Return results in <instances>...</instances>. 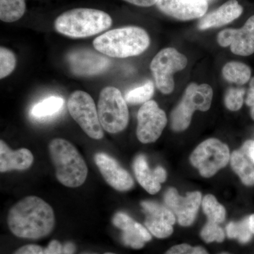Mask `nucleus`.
Wrapping results in <instances>:
<instances>
[{"instance_id": "nucleus-1", "label": "nucleus", "mask_w": 254, "mask_h": 254, "mask_svg": "<svg viewBox=\"0 0 254 254\" xmlns=\"http://www.w3.org/2000/svg\"><path fill=\"white\" fill-rule=\"evenodd\" d=\"M55 217L49 203L31 195L19 200L10 209L7 216L9 230L20 238L38 240L54 229Z\"/></svg>"}, {"instance_id": "nucleus-2", "label": "nucleus", "mask_w": 254, "mask_h": 254, "mask_svg": "<svg viewBox=\"0 0 254 254\" xmlns=\"http://www.w3.org/2000/svg\"><path fill=\"white\" fill-rule=\"evenodd\" d=\"M95 49L109 58H126L142 54L150 46L148 33L137 26L115 28L93 41Z\"/></svg>"}, {"instance_id": "nucleus-3", "label": "nucleus", "mask_w": 254, "mask_h": 254, "mask_svg": "<svg viewBox=\"0 0 254 254\" xmlns=\"http://www.w3.org/2000/svg\"><path fill=\"white\" fill-rule=\"evenodd\" d=\"M49 153L58 181L64 186L76 188L86 180L88 168L76 147L67 140L55 138L49 144Z\"/></svg>"}, {"instance_id": "nucleus-4", "label": "nucleus", "mask_w": 254, "mask_h": 254, "mask_svg": "<svg viewBox=\"0 0 254 254\" xmlns=\"http://www.w3.org/2000/svg\"><path fill=\"white\" fill-rule=\"evenodd\" d=\"M113 19L101 10L78 8L65 11L55 19V29L72 38L95 36L111 27Z\"/></svg>"}, {"instance_id": "nucleus-5", "label": "nucleus", "mask_w": 254, "mask_h": 254, "mask_svg": "<svg viewBox=\"0 0 254 254\" xmlns=\"http://www.w3.org/2000/svg\"><path fill=\"white\" fill-rule=\"evenodd\" d=\"M213 90L206 83H190L183 98L173 110L170 116L172 129L177 132L185 131L191 123L192 117L196 110L206 112L211 107Z\"/></svg>"}, {"instance_id": "nucleus-6", "label": "nucleus", "mask_w": 254, "mask_h": 254, "mask_svg": "<svg viewBox=\"0 0 254 254\" xmlns=\"http://www.w3.org/2000/svg\"><path fill=\"white\" fill-rule=\"evenodd\" d=\"M98 113L102 127L108 133L123 131L128 125L129 114L127 101L115 87H106L100 92Z\"/></svg>"}, {"instance_id": "nucleus-7", "label": "nucleus", "mask_w": 254, "mask_h": 254, "mask_svg": "<svg viewBox=\"0 0 254 254\" xmlns=\"http://www.w3.org/2000/svg\"><path fill=\"white\" fill-rule=\"evenodd\" d=\"M230 157L227 145L217 138H211L200 143L192 152L190 160L202 177L210 178L227 166Z\"/></svg>"}, {"instance_id": "nucleus-8", "label": "nucleus", "mask_w": 254, "mask_h": 254, "mask_svg": "<svg viewBox=\"0 0 254 254\" xmlns=\"http://www.w3.org/2000/svg\"><path fill=\"white\" fill-rule=\"evenodd\" d=\"M187 64V57L175 48H168L160 50L150 65L159 91L163 94H170L175 89L174 74L185 69Z\"/></svg>"}, {"instance_id": "nucleus-9", "label": "nucleus", "mask_w": 254, "mask_h": 254, "mask_svg": "<svg viewBox=\"0 0 254 254\" xmlns=\"http://www.w3.org/2000/svg\"><path fill=\"white\" fill-rule=\"evenodd\" d=\"M67 108L73 120L88 136L95 140L103 138L98 108L91 95L84 91L73 92L68 98Z\"/></svg>"}, {"instance_id": "nucleus-10", "label": "nucleus", "mask_w": 254, "mask_h": 254, "mask_svg": "<svg viewBox=\"0 0 254 254\" xmlns=\"http://www.w3.org/2000/svg\"><path fill=\"white\" fill-rule=\"evenodd\" d=\"M136 136L142 143H151L161 136L168 123L166 114L154 100L143 103L137 115Z\"/></svg>"}, {"instance_id": "nucleus-11", "label": "nucleus", "mask_w": 254, "mask_h": 254, "mask_svg": "<svg viewBox=\"0 0 254 254\" xmlns=\"http://www.w3.org/2000/svg\"><path fill=\"white\" fill-rule=\"evenodd\" d=\"M66 61L73 74L77 76H93L105 72L111 65L109 57L98 50L78 48L70 51Z\"/></svg>"}, {"instance_id": "nucleus-12", "label": "nucleus", "mask_w": 254, "mask_h": 254, "mask_svg": "<svg viewBox=\"0 0 254 254\" xmlns=\"http://www.w3.org/2000/svg\"><path fill=\"white\" fill-rule=\"evenodd\" d=\"M202 199L200 191L189 192L185 196H182L175 188L168 189L164 196L167 207L173 212L182 227H190L194 222Z\"/></svg>"}, {"instance_id": "nucleus-13", "label": "nucleus", "mask_w": 254, "mask_h": 254, "mask_svg": "<svg viewBox=\"0 0 254 254\" xmlns=\"http://www.w3.org/2000/svg\"><path fill=\"white\" fill-rule=\"evenodd\" d=\"M94 160L100 173L110 187L119 191H127L133 188L134 182L131 175L116 160L103 153L95 154Z\"/></svg>"}, {"instance_id": "nucleus-14", "label": "nucleus", "mask_w": 254, "mask_h": 254, "mask_svg": "<svg viewBox=\"0 0 254 254\" xmlns=\"http://www.w3.org/2000/svg\"><path fill=\"white\" fill-rule=\"evenodd\" d=\"M157 6L163 14L180 21L200 18L208 8V0H159Z\"/></svg>"}, {"instance_id": "nucleus-15", "label": "nucleus", "mask_w": 254, "mask_h": 254, "mask_svg": "<svg viewBox=\"0 0 254 254\" xmlns=\"http://www.w3.org/2000/svg\"><path fill=\"white\" fill-rule=\"evenodd\" d=\"M113 222L115 227L123 231L122 240L128 247L140 250L144 247L145 242L152 240L150 232L146 227L123 212L115 214Z\"/></svg>"}, {"instance_id": "nucleus-16", "label": "nucleus", "mask_w": 254, "mask_h": 254, "mask_svg": "<svg viewBox=\"0 0 254 254\" xmlns=\"http://www.w3.org/2000/svg\"><path fill=\"white\" fill-rule=\"evenodd\" d=\"M243 13V7L237 0H229L215 11L205 14L198 21L199 30L221 27L232 22Z\"/></svg>"}, {"instance_id": "nucleus-17", "label": "nucleus", "mask_w": 254, "mask_h": 254, "mask_svg": "<svg viewBox=\"0 0 254 254\" xmlns=\"http://www.w3.org/2000/svg\"><path fill=\"white\" fill-rule=\"evenodd\" d=\"M217 41L223 48L230 46L235 55L250 56L254 53V41L243 28L222 30L218 33Z\"/></svg>"}, {"instance_id": "nucleus-18", "label": "nucleus", "mask_w": 254, "mask_h": 254, "mask_svg": "<svg viewBox=\"0 0 254 254\" xmlns=\"http://www.w3.org/2000/svg\"><path fill=\"white\" fill-rule=\"evenodd\" d=\"M33 162V155L29 150L21 148L16 150L10 149L4 141H0V171L1 173L12 170H27Z\"/></svg>"}, {"instance_id": "nucleus-19", "label": "nucleus", "mask_w": 254, "mask_h": 254, "mask_svg": "<svg viewBox=\"0 0 254 254\" xmlns=\"http://www.w3.org/2000/svg\"><path fill=\"white\" fill-rule=\"evenodd\" d=\"M137 181L150 194H155L161 189V184L157 180L154 172L150 170L145 155H138L133 164Z\"/></svg>"}, {"instance_id": "nucleus-20", "label": "nucleus", "mask_w": 254, "mask_h": 254, "mask_svg": "<svg viewBox=\"0 0 254 254\" xmlns=\"http://www.w3.org/2000/svg\"><path fill=\"white\" fill-rule=\"evenodd\" d=\"M230 165L245 186H254V167L242 150H235L232 153Z\"/></svg>"}, {"instance_id": "nucleus-21", "label": "nucleus", "mask_w": 254, "mask_h": 254, "mask_svg": "<svg viewBox=\"0 0 254 254\" xmlns=\"http://www.w3.org/2000/svg\"><path fill=\"white\" fill-rule=\"evenodd\" d=\"M64 103V99L61 97H48L32 108L31 115L36 120H46L59 113L63 109Z\"/></svg>"}, {"instance_id": "nucleus-22", "label": "nucleus", "mask_w": 254, "mask_h": 254, "mask_svg": "<svg viewBox=\"0 0 254 254\" xmlns=\"http://www.w3.org/2000/svg\"><path fill=\"white\" fill-rule=\"evenodd\" d=\"M222 75L226 81L244 85L250 81L252 70L248 65L239 62H230L222 68Z\"/></svg>"}, {"instance_id": "nucleus-23", "label": "nucleus", "mask_w": 254, "mask_h": 254, "mask_svg": "<svg viewBox=\"0 0 254 254\" xmlns=\"http://www.w3.org/2000/svg\"><path fill=\"white\" fill-rule=\"evenodd\" d=\"M25 0H0V19L12 23L22 17L26 12Z\"/></svg>"}, {"instance_id": "nucleus-24", "label": "nucleus", "mask_w": 254, "mask_h": 254, "mask_svg": "<svg viewBox=\"0 0 254 254\" xmlns=\"http://www.w3.org/2000/svg\"><path fill=\"white\" fill-rule=\"evenodd\" d=\"M201 206L205 215L208 218V221L217 224L225 221L226 210L213 195H205L202 199Z\"/></svg>"}, {"instance_id": "nucleus-25", "label": "nucleus", "mask_w": 254, "mask_h": 254, "mask_svg": "<svg viewBox=\"0 0 254 254\" xmlns=\"http://www.w3.org/2000/svg\"><path fill=\"white\" fill-rule=\"evenodd\" d=\"M145 225L148 231L158 239L168 238L173 235L174 231L171 224L152 215H145Z\"/></svg>"}, {"instance_id": "nucleus-26", "label": "nucleus", "mask_w": 254, "mask_h": 254, "mask_svg": "<svg viewBox=\"0 0 254 254\" xmlns=\"http://www.w3.org/2000/svg\"><path fill=\"white\" fill-rule=\"evenodd\" d=\"M153 81H148L141 86L137 87L127 92L125 95V100L131 105L141 104L149 101L155 91Z\"/></svg>"}, {"instance_id": "nucleus-27", "label": "nucleus", "mask_w": 254, "mask_h": 254, "mask_svg": "<svg viewBox=\"0 0 254 254\" xmlns=\"http://www.w3.org/2000/svg\"><path fill=\"white\" fill-rule=\"evenodd\" d=\"M145 215H152L156 218H161L172 225H175L177 218L175 214L168 207L159 204L152 200H143L141 203Z\"/></svg>"}, {"instance_id": "nucleus-28", "label": "nucleus", "mask_w": 254, "mask_h": 254, "mask_svg": "<svg viewBox=\"0 0 254 254\" xmlns=\"http://www.w3.org/2000/svg\"><path fill=\"white\" fill-rule=\"evenodd\" d=\"M226 233L228 238L237 240L241 244L250 242L253 234L251 232L247 224V218L240 222H231L227 225Z\"/></svg>"}, {"instance_id": "nucleus-29", "label": "nucleus", "mask_w": 254, "mask_h": 254, "mask_svg": "<svg viewBox=\"0 0 254 254\" xmlns=\"http://www.w3.org/2000/svg\"><path fill=\"white\" fill-rule=\"evenodd\" d=\"M16 59L11 50L1 46L0 48V78L9 76L16 67Z\"/></svg>"}, {"instance_id": "nucleus-30", "label": "nucleus", "mask_w": 254, "mask_h": 254, "mask_svg": "<svg viewBox=\"0 0 254 254\" xmlns=\"http://www.w3.org/2000/svg\"><path fill=\"white\" fill-rule=\"evenodd\" d=\"M200 237L206 243H221L225 240V233L219 224L208 221L200 231Z\"/></svg>"}, {"instance_id": "nucleus-31", "label": "nucleus", "mask_w": 254, "mask_h": 254, "mask_svg": "<svg viewBox=\"0 0 254 254\" xmlns=\"http://www.w3.org/2000/svg\"><path fill=\"white\" fill-rule=\"evenodd\" d=\"M245 93L244 88H229L225 95V104L227 109L233 112L240 110L243 105Z\"/></svg>"}, {"instance_id": "nucleus-32", "label": "nucleus", "mask_w": 254, "mask_h": 254, "mask_svg": "<svg viewBox=\"0 0 254 254\" xmlns=\"http://www.w3.org/2000/svg\"><path fill=\"white\" fill-rule=\"evenodd\" d=\"M76 247L72 242L62 244L58 240H53L44 250V254H74Z\"/></svg>"}, {"instance_id": "nucleus-33", "label": "nucleus", "mask_w": 254, "mask_h": 254, "mask_svg": "<svg viewBox=\"0 0 254 254\" xmlns=\"http://www.w3.org/2000/svg\"><path fill=\"white\" fill-rule=\"evenodd\" d=\"M164 254H209L203 247H192L188 244L173 246Z\"/></svg>"}, {"instance_id": "nucleus-34", "label": "nucleus", "mask_w": 254, "mask_h": 254, "mask_svg": "<svg viewBox=\"0 0 254 254\" xmlns=\"http://www.w3.org/2000/svg\"><path fill=\"white\" fill-rule=\"evenodd\" d=\"M14 254H44V250L38 245H28L18 249Z\"/></svg>"}, {"instance_id": "nucleus-35", "label": "nucleus", "mask_w": 254, "mask_h": 254, "mask_svg": "<svg viewBox=\"0 0 254 254\" xmlns=\"http://www.w3.org/2000/svg\"><path fill=\"white\" fill-rule=\"evenodd\" d=\"M242 150L254 163V141H246L242 146Z\"/></svg>"}, {"instance_id": "nucleus-36", "label": "nucleus", "mask_w": 254, "mask_h": 254, "mask_svg": "<svg viewBox=\"0 0 254 254\" xmlns=\"http://www.w3.org/2000/svg\"><path fill=\"white\" fill-rule=\"evenodd\" d=\"M123 1L136 6H141V7H149L157 4L159 0H123Z\"/></svg>"}, {"instance_id": "nucleus-37", "label": "nucleus", "mask_w": 254, "mask_h": 254, "mask_svg": "<svg viewBox=\"0 0 254 254\" xmlns=\"http://www.w3.org/2000/svg\"><path fill=\"white\" fill-rule=\"evenodd\" d=\"M246 104L249 107L254 105V77L251 79L250 83V89L247 92V98L245 100Z\"/></svg>"}, {"instance_id": "nucleus-38", "label": "nucleus", "mask_w": 254, "mask_h": 254, "mask_svg": "<svg viewBox=\"0 0 254 254\" xmlns=\"http://www.w3.org/2000/svg\"><path fill=\"white\" fill-rule=\"evenodd\" d=\"M154 172V174L155 175V177H156L157 180L160 184L164 183L167 180V172L166 170H165L161 166H158L157 168H155V170H153Z\"/></svg>"}, {"instance_id": "nucleus-39", "label": "nucleus", "mask_w": 254, "mask_h": 254, "mask_svg": "<svg viewBox=\"0 0 254 254\" xmlns=\"http://www.w3.org/2000/svg\"><path fill=\"white\" fill-rule=\"evenodd\" d=\"M242 28L248 33V34L250 35L251 38H252L254 41V16H251V17L246 21L245 25H244Z\"/></svg>"}, {"instance_id": "nucleus-40", "label": "nucleus", "mask_w": 254, "mask_h": 254, "mask_svg": "<svg viewBox=\"0 0 254 254\" xmlns=\"http://www.w3.org/2000/svg\"><path fill=\"white\" fill-rule=\"evenodd\" d=\"M247 224L251 232L254 235V214L247 217Z\"/></svg>"}, {"instance_id": "nucleus-41", "label": "nucleus", "mask_w": 254, "mask_h": 254, "mask_svg": "<svg viewBox=\"0 0 254 254\" xmlns=\"http://www.w3.org/2000/svg\"><path fill=\"white\" fill-rule=\"evenodd\" d=\"M250 114L252 120H254V105H253L252 107H251Z\"/></svg>"}, {"instance_id": "nucleus-42", "label": "nucleus", "mask_w": 254, "mask_h": 254, "mask_svg": "<svg viewBox=\"0 0 254 254\" xmlns=\"http://www.w3.org/2000/svg\"><path fill=\"white\" fill-rule=\"evenodd\" d=\"M219 254H231L227 253V252H222V253H220Z\"/></svg>"}, {"instance_id": "nucleus-43", "label": "nucleus", "mask_w": 254, "mask_h": 254, "mask_svg": "<svg viewBox=\"0 0 254 254\" xmlns=\"http://www.w3.org/2000/svg\"><path fill=\"white\" fill-rule=\"evenodd\" d=\"M208 3H209V2H211V1H215V0H208Z\"/></svg>"}, {"instance_id": "nucleus-44", "label": "nucleus", "mask_w": 254, "mask_h": 254, "mask_svg": "<svg viewBox=\"0 0 254 254\" xmlns=\"http://www.w3.org/2000/svg\"><path fill=\"white\" fill-rule=\"evenodd\" d=\"M104 254H113V253H105Z\"/></svg>"}, {"instance_id": "nucleus-45", "label": "nucleus", "mask_w": 254, "mask_h": 254, "mask_svg": "<svg viewBox=\"0 0 254 254\" xmlns=\"http://www.w3.org/2000/svg\"></svg>"}]
</instances>
